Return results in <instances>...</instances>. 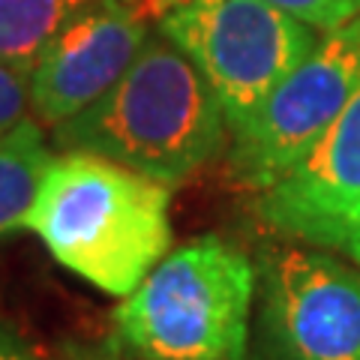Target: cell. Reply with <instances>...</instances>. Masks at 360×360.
Masks as SVG:
<instances>
[{
    "instance_id": "277c9868",
    "label": "cell",
    "mask_w": 360,
    "mask_h": 360,
    "mask_svg": "<svg viewBox=\"0 0 360 360\" xmlns=\"http://www.w3.org/2000/svg\"><path fill=\"white\" fill-rule=\"evenodd\" d=\"M172 39L217 94L229 129L243 123L321 33L267 0H153Z\"/></svg>"
},
{
    "instance_id": "30bf717a",
    "label": "cell",
    "mask_w": 360,
    "mask_h": 360,
    "mask_svg": "<svg viewBox=\"0 0 360 360\" xmlns=\"http://www.w3.org/2000/svg\"><path fill=\"white\" fill-rule=\"evenodd\" d=\"M103 0H0V60L30 75L58 33Z\"/></svg>"
},
{
    "instance_id": "7c38bea8",
    "label": "cell",
    "mask_w": 360,
    "mask_h": 360,
    "mask_svg": "<svg viewBox=\"0 0 360 360\" xmlns=\"http://www.w3.org/2000/svg\"><path fill=\"white\" fill-rule=\"evenodd\" d=\"M27 117H33L27 75L0 60V139H4L6 132H13L18 123Z\"/></svg>"
},
{
    "instance_id": "5b68a950",
    "label": "cell",
    "mask_w": 360,
    "mask_h": 360,
    "mask_svg": "<svg viewBox=\"0 0 360 360\" xmlns=\"http://www.w3.org/2000/svg\"><path fill=\"white\" fill-rule=\"evenodd\" d=\"M255 360H360V270L285 240L255 258Z\"/></svg>"
},
{
    "instance_id": "9c48e42d",
    "label": "cell",
    "mask_w": 360,
    "mask_h": 360,
    "mask_svg": "<svg viewBox=\"0 0 360 360\" xmlns=\"http://www.w3.org/2000/svg\"><path fill=\"white\" fill-rule=\"evenodd\" d=\"M54 153L37 117L21 120L0 139V243L27 229L33 198Z\"/></svg>"
},
{
    "instance_id": "ba28073f",
    "label": "cell",
    "mask_w": 360,
    "mask_h": 360,
    "mask_svg": "<svg viewBox=\"0 0 360 360\" xmlns=\"http://www.w3.org/2000/svg\"><path fill=\"white\" fill-rule=\"evenodd\" d=\"M150 0H103L54 37L27 75L30 115L45 129L96 103L150 37Z\"/></svg>"
},
{
    "instance_id": "6da1fadb",
    "label": "cell",
    "mask_w": 360,
    "mask_h": 360,
    "mask_svg": "<svg viewBox=\"0 0 360 360\" xmlns=\"http://www.w3.org/2000/svg\"><path fill=\"white\" fill-rule=\"evenodd\" d=\"M51 148L105 156L174 189L229 148V120L195 63L150 33L96 103L51 129Z\"/></svg>"
},
{
    "instance_id": "8992f818",
    "label": "cell",
    "mask_w": 360,
    "mask_h": 360,
    "mask_svg": "<svg viewBox=\"0 0 360 360\" xmlns=\"http://www.w3.org/2000/svg\"><path fill=\"white\" fill-rule=\"evenodd\" d=\"M360 87V15L321 33L319 45L229 129V174L234 186L262 193L297 165L333 127Z\"/></svg>"
},
{
    "instance_id": "52a82bcc",
    "label": "cell",
    "mask_w": 360,
    "mask_h": 360,
    "mask_svg": "<svg viewBox=\"0 0 360 360\" xmlns=\"http://www.w3.org/2000/svg\"><path fill=\"white\" fill-rule=\"evenodd\" d=\"M255 217L283 240L360 267V87L309 153L255 193Z\"/></svg>"
},
{
    "instance_id": "7a4b0ae2",
    "label": "cell",
    "mask_w": 360,
    "mask_h": 360,
    "mask_svg": "<svg viewBox=\"0 0 360 360\" xmlns=\"http://www.w3.org/2000/svg\"><path fill=\"white\" fill-rule=\"evenodd\" d=\"M27 231L78 279L127 297L172 252V186L105 156L58 153Z\"/></svg>"
},
{
    "instance_id": "8fae6325",
    "label": "cell",
    "mask_w": 360,
    "mask_h": 360,
    "mask_svg": "<svg viewBox=\"0 0 360 360\" xmlns=\"http://www.w3.org/2000/svg\"><path fill=\"white\" fill-rule=\"evenodd\" d=\"M279 9H285L295 18L307 21L319 33H328L348 25L360 15V0H267Z\"/></svg>"
},
{
    "instance_id": "4fadbf2b",
    "label": "cell",
    "mask_w": 360,
    "mask_h": 360,
    "mask_svg": "<svg viewBox=\"0 0 360 360\" xmlns=\"http://www.w3.org/2000/svg\"><path fill=\"white\" fill-rule=\"evenodd\" d=\"M0 360H42V354L18 330H13L9 324H0Z\"/></svg>"
},
{
    "instance_id": "3957f363",
    "label": "cell",
    "mask_w": 360,
    "mask_h": 360,
    "mask_svg": "<svg viewBox=\"0 0 360 360\" xmlns=\"http://www.w3.org/2000/svg\"><path fill=\"white\" fill-rule=\"evenodd\" d=\"M255 262L219 234L177 246L111 312L132 360H252Z\"/></svg>"
}]
</instances>
